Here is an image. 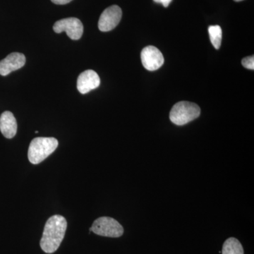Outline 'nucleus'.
I'll use <instances>...</instances> for the list:
<instances>
[{"mask_svg": "<svg viewBox=\"0 0 254 254\" xmlns=\"http://www.w3.org/2000/svg\"><path fill=\"white\" fill-rule=\"evenodd\" d=\"M67 227L66 219L60 215H55L47 220L41 240V247L47 254H53L59 248L64 237Z\"/></svg>", "mask_w": 254, "mask_h": 254, "instance_id": "1", "label": "nucleus"}, {"mask_svg": "<svg viewBox=\"0 0 254 254\" xmlns=\"http://www.w3.org/2000/svg\"><path fill=\"white\" fill-rule=\"evenodd\" d=\"M59 145L53 137H37L32 140L28 148V160L33 165H38L51 155Z\"/></svg>", "mask_w": 254, "mask_h": 254, "instance_id": "2", "label": "nucleus"}, {"mask_svg": "<svg viewBox=\"0 0 254 254\" xmlns=\"http://www.w3.org/2000/svg\"><path fill=\"white\" fill-rule=\"evenodd\" d=\"M200 115V108L195 103L181 101L176 103L170 113V121L178 126H183L193 121Z\"/></svg>", "mask_w": 254, "mask_h": 254, "instance_id": "3", "label": "nucleus"}, {"mask_svg": "<svg viewBox=\"0 0 254 254\" xmlns=\"http://www.w3.org/2000/svg\"><path fill=\"white\" fill-rule=\"evenodd\" d=\"M90 232L100 236L118 238L123 236V227L115 219L110 217H101L96 219L90 228Z\"/></svg>", "mask_w": 254, "mask_h": 254, "instance_id": "4", "label": "nucleus"}, {"mask_svg": "<svg viewBox=\"0 0 254 254\" xmlns=\"http://www.w3.org/2000/svg\"><path fill=\"white\" fill-rule=\"evenodd\" d=\"M54 31L60 33L65 31L67 36L73 41L79 40L83 33V26L81 21L77 18H64L55 23Z\"/></svg>", "mask_w": 254, "mask_h": 254, "instance_id": "5", "label": "nucleus"}, {"mask_svg": "<svg viewBox=\"0 0 254 254\" xmlns=\"http://www.w3.org/2000/svg\"><path fill=\"white\" fill-rule=\"evenodd\" d=\"M123 16L121 8L118 5H113L107 8L100 15L98 28L100 31L108 32L116 28Z\"/></svg>", "mask_w": 254, "mask_h": 254, "instance_id": "6", "label": "nucleus"}, {"mask_svg": "<svg viewBox=\"0 0 254 254\" xmlns=\"http://www.w3.org/2000/svg\"><path fill=\"white\" fill-rule=\"evenodd\" d=\"M141 58L143 66L150 71L158 69L164 64L163 54L154 46H147L143 48L141 51Z\"/></svg>", "mask_w": 254, "mask_h": 254, "instance_id": "7", "label": "nucleus"}, {"mask_svg": "<svg viewBox=\"0 0 254 254\" xmlns=\"http://www.w3.org/2000/svg\"><path fill=\"white\" fill-rule=\"evenodd\" d=\"M100 78L93 70H86L81 73L77 79V89L81 94H86L99 87Z\"/></svg>", "mask_w": 254, "mask_h": 254, "instance_id": "8", "label": "nucleus"}, {"mask_svg": "<svg viewBox=\"0 0 254 254\" xmlns=\"http://www.w3.org/2000/svg\"><path fill=\"white\" fill-rule=\"evenodd\" d=\"M26 64V57L19 53H13L0 61V75L6 76L22 68Z\"/></svg>", "mask_w": 254, "mask_h": 254, "instance_id": "9", "label": "nucleus"}, {"mask_svg": "<svg viewBox=\"0 0 254 254\" xmlns=\"http://www.w3.org/2000/svg\"><path fill=\"white\" fill-rule=\"evenodd\" d=\"M0 131L6 138H14L17 132V123L11 112L6 111L0 117Z\"/></svg>", "mask_w": 254, "mask_h": 254, "instance_id": "10", "label": "nucleus"}, {"mask_svg": "<svg viewBox=\"0 0 254 254\" xmlns=\"http://www.w3.org/2000/svg\"><path fill=\"white\" fill-rule=\"evenodd\" d=\"M222 254H244V249L240 241L234 237L227 239L222 246Z\"/></svg>", "mask_w": 254, "mask_h": 254, "instance_id": "11", "label": "nucleus"}, {"mask_svg": "<svg viewBox=\"0 0 254 254\" xmlns=\"http://www.w3.org/2000/svg\"><path fill=\"white\" fill-rule=\"evenodd\" d=\"M209 36L210 42L214 48L216 50L220 49L221 46L222 31V28L218 25L216 26H210L208 27Z\"/></svg>", "mask_w": 254, "mask_h": 254, "instance_id": "12", "label": "nucleus"}, {"mask_svg": "<svg viewBox=\"0 0 254 254\" xmlns=\"http://www.w3.org/2000/svg\"><path fill=\"white\" fill-rule=\"evenodd\" d=\"M242 65L245 68H249V69H254V57L250 56L247 58H244L242 61Z\"/></svg>", "mask_w": 254, "mask_h": 254, "instance_id": "13", "label": "nucleus"}, {"mask_svg": "<svg viewBox=\"0 0 254 254\" xmlns=\"http://www.w3.org/2000/svg\"><path fill=\"white\" fill-rule=\"evenodd\" d=\"M153 1H154L155 2L160 3V4H163V6H165V7H168L173 0H153Z\"/></svg>", "mask_w": 254, "mask_h": 254, "instance_id": "14", "label": "nucleus"}, {"mask_svg": "<svg viewBox=\"0 0 254 254\" xmlns=\"http://www.w3.org/2000/svg\"><path fill=\"white\" fill-rule=\"evenodd\" d=\"M53 3L55 4H66L68 3H69L70 1H72V0H51Z\"/></svg>", "mask_w": 254, "mask_h": 254, "instance_id": "15", "label": "nucleus"}, {"mask_svg": "<svg viewBox=\"0 0 254 254\" xmlns=\"http://www.w3.org/2000/svg\"><path fill=\"white\" fill-rule=\"evenodd\" d=\"M234 1H243V0H234Z\"/></svg>", "mask_w": 254, "mask_h": 254, "instance_id": "16", "label": "nucleus"}]
</instances>
